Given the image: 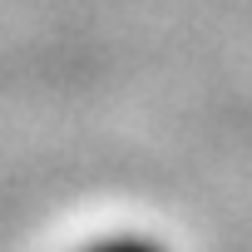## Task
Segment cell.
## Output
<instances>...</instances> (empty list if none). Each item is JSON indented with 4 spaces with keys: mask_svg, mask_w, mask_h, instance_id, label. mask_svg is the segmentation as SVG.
Listing matches in <instances>:
<instances>
[{
    "mask_svg": "<svg viewBox=\"0 0 252 252\" xmlns=\"http://www.w3.org/2000/svg\"><path fill=\"white\" fill-rule=\"evenodd\" d=\"M79 252H163V242H154V237H139V232H109V237H94V242H84Z\"/></svg>",
    "mask_w": 252,
    "mask_h": 252,
    "instance_id": "obj_1",
    "label": "cell"
}]
</instances>
